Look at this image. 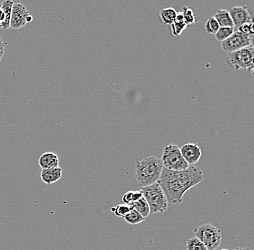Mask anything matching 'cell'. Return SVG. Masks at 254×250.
<instances>
[{"instance_id":"30bf717a","label":"cell","mask_w":254,"mask_h":250,"mask_svg":"<svg viewBox=\"0 0 254 250\" xmlns=\"http://www.w3.org/2000/svg\"><path fill=\"white\" fill-rule=\"evenodd\" d=\"M234 27H240L246 23L252 22V18L246 7H234L229 10Z\"/></svg>"},{"instance_id":"4316f807","label":"cell","mask_w":254,"mask_h":250,"mask_svg":"<svg viewBox=\"0 0 254 250\" xmlns=\"http://www.w3.org/2000/svg\"><path fill=\"white\" fill-rule=\"evenodd\" d=\"M5 13H4V10H3L2 7H1V3H0V28H2L4 22H5Z\"/></svg>"},{"instance_id":"f546056e","label":"cell","mask_w":254,"mask_h":250,"mask_svg":"<svg viewBox=\"0 0 254 250\" xmlns=\"http://www.w3.org/2000/svg\"><path fill=\"white\" fill-rule=\"evenodd\" d=\"M227 250V249H220V250Z\"/></svg>"},{"instance_id":"9c48e42d","label":"cell","mask_w":254,"mask_h":250,"mask_svg":"<svg viewBox=\"0 0 254 250\" xmlns=\"http://www.w3.org/2000/svg\"><path fill=\"white\" fill-rule=\"evenodd\" d=\"M180 149L183 159L189 165L197 164L203 156L201 148L196 143L185 144Z\"/></svg>"},{"instance_id":"4fadbf2b","label":"cell","mask_w":254,"mask_h":250,"mask_svg":"<svg viewBox=\"0 0 254 250\" xmlns=\"http://www.w3.org/2000/svg\"><path fill=\"white\" fill-rule=\"evenodd\" d=\"M215 18H216L220 27H234L230 14L229 10L226 9H220L217 10Z\"/></svg>"},{"instance_id":"3957f363","label":"cell","mask_w":254,"mask_h":250,"mask_svg":"<svg viewBox=\"0 0 254 250\" xmlns=\"http://www.w3.org/2000/svg\"><path fill=\"white\" fill-rule=\"evenodd\" d=\"M142 195L151 208V214L163 213L168 209V202L158 182L141 189Z\"/></svg>"},{"instance_id":"52a82bcc","label":"cell","mask_w":254,"mask_h":250,"mask_svg":"<svg viewBox=\"0 0 254 250\" xmlns=\"http://www.w3.org/2000/svg\"><path fill=\"white\" fill-rule=\"evenodd\" d=\"M253 46V38L250 35L245 34L240 31L234 32L221 44L222 49L228 53Z\"/></svg>"},{"instance_id":"6da1fadb","label":"cell","mask_w":254,"mask_h":250,"mask_svg":"<svg viewBox=\"0 0 254 250\" xmlns=\"http://www.w3.org/2000/svg\"><path fill=\"white\" fill-rule=\"evenodd\" d=\"M203 180V170L189 166L182 171H172L163 168L158 184L164 192L168 203L180 205L185 193Z\"/></svg>"},{"instance_id":"9a60e30c","label":"cell","mask_w":254,"mask_h":250,"mask_svg":"<svg viewBox=\"0 0 254 250\" xmlns=\"http://www.w3.org/2000/svg\"><path fill=\"white\" fill-rule=\"evenodd\" d=\"M177 14V10L172 8V7L163 9L160 12V18L161 19L162 23L164 25L171 26L175 21Z\"/></svg>"},{"instance_id":"d6986e66","label":"cell","mask_w":254,"mask_h":250,"mask_svg":"<svg viewBox=\"0 0 254 250\" xmlns=\"http://www.w3.org/2000/svg\"><path fill=\"white\" fill-rule=\"evenodd\" d=\"M181 13H183L184 23L186 26H193L196 23L198 22L199 18L196 16L193 10L189 7H183V11Z\"/></svg>"},{"instance_id":"484cf974","label":"cell","mask_w":254,"mask_h":250,"mask_svg":"<svg viewBox=\"0 0 254 250\" xmlns=\"http://www.w3.org/2000/svg\"><path fill=\"white\" fill-rule=\"evenodd\" d=\"M6 44L2 38L0 37V62H1V59L4 56V52H5Z\"/></svg>"},{"instance_id":"d4e9b609","label":"cell","mask_w":254,"mask_h":250,"mask_svg":"<svg viewBox=\"0 0 254 250\" xmlns=\"http://www.w3.org/2000/svg\"><path fill=\"white\" fill-rule=\"evenodd\" d=\"M238 30L241 32V33H245V34L253 36L254 33L253 21L243 24V25L238 28Z\"/></svg>"},{"instance_id":"e0dca14e","label":"cell","mask_w":254,"mask_h":250,"mask_svg":"<svg viewBox=\"0 0 254 250\" xmlns=\"http://www.w3.org/2000/svg\"><path fill=\"white\" fill-rule=\"evenodd\" d=\"M124 219H125L127 223L131 225L139 224V223H142L145 220V218L140 213L137 212L136 210L133 209V208L130 209V211L127 213Z\"/></svg>"},{"instance_id":"f1b7e54d","label":"cell","mask_w":254,"mask_h":250,"mask_svg":"<svg viewBox=\"0 0 254 250\" xmlns=\"http://www.w3.org/2000/svg\"><path fill=\"white\" fill-rule=\"evenodd\" d=\"M233 250H253L250 249V248H243V249H242V248H237V249H235Z\"/></svg>"},{"instance_id":"8fae6325","label":"cell","mask_w":254,"mask_h":250,"mask_svg":"<svg viewBox=\"0 0 254 250\" xmlns=\"http://www.w3.org/2000/svg\"><path fill=\"white\" fill-rule=\"evenodd\" d=\"M62 169L60 167L42 169L41 173V179L44 183L52 185L62 179Z\"/></svg>"},{"instance_id":"7402d4cb","label":"cell","mask_w":254,"mask_h":250,"mask_svg":"<svg viewBox=\"0 0 254 250\" xmlns=\"http://www.w3.org/2000/svg\"><path fill=\"white\" fill-rule=\"evenodd\" d=\"M220 25H219L218 22L215 18V16L211 17L209 19L206 21V24H205L204 28L206 30V33L209 34L215 35L217 33L218 29L220 28Z\"/></svg>"},{"instance_id":"cb8c5ba5","label":"cell","mask_w":254,"mask_h":250,"mask_svg":"<svg viewBox=\"0 0 254 250\" xmlns=\"http://www.w3.org/2000/svg\"><path fill=\"white\" fill-rule=\"evenodd\" d=\"M187 26L185 23L174 22L171 25V33L174 36H179L186 30Z\"/></svg>"},{"instance_id":"83f0119b","label":"cell","mask_w":254,"mask_h":250,"mask_svg":"<svg viewBox=\"0 0 254 250\" xmlns=\"http://www.w3.org/2000/svg\"><path fill=\"white\" fill-rule=\"evenodd\" d=\"M174 22L184 23V18H183V13H182L181 12L177 13Z\"/></svg>"},{"instance_id":"603a6c76","label":"cell","mask_w":254,"mask_h":250,"mask_svg":"<svg viewBox=\"0 0 254 250\" xmlns=\"http://www.w3.org/2000/svg\"><path fill=\"white\" fill-rule=\"evenodd\" d=\"M130 205H127V204H119L116 206L111 208V212L114 213L115 216L119 218H124L126 216L127 213L131 209Z\"/></svg>"},{"instance_id":"2e32d148","label":"cell","mask_w":254,"mask_h":250,"mask_svg":"<svg viewBox=\"0 0 254 250\" xmlns=\"http://www.w3.org/2000/svg\"><path fill=\"white\" fill-rule=\"evenodd\" d=\"M14 2L12 0H4L1 3V7L5 13L6 20L1 29L7 30L10 28V18H11L12 8H13Z\"/></svg>"},{"instance_id":"7c38bea8","label":"cell","mask_w":254,"mask_h":250,"mask_svg":"<svg viewBox=\"0 0 254 250\" xmlns=\"http://www.w3.org/2000/svg\"><path fill=\"white\" fill-rule=\"evenodd\" d=\"M38 165L42 169L59 167V157L56 153L52 152L43 153L38 159Z\"/></svg>"},{"instance_id":"44dd1931","label":"cell","mask_w":254,"mask_h":250,"mask_svg":"<svg viewBox=\"0 0 254 250\" xmlns=\"http://www.w3.org/2000/svg\"><path fill=\"white\" fill-rule=\"evenodd\" d=\"M187 250H209L197 237H192L188 239L186 245Z\"/></svg>"},{"instance_id":"5bb4252c","label":"cell","mask_w":254,"mask_h":250,"mask_svg":"<svg viewBox=\"0 0 254 250\" xmlns=\"http://www.w3.org/2000/svg\"><path fill=\"white\" fill-rule=\"evenodd\" d=\"M131 208L140 213L145 219H146L151 214V208L144 197L131 204Z\"/></svg>"},{"instance_id":"ffe728a7","label":"cell","mask_w":254,"mask_h":250,"mask_svg":"<svg viewBox=\"0 0 254 250\" xmlns=\"http://www.w3.org/2000/svg\"><path fill=\"white\" fill-rule=\"evenodd\" d=\"M234 32H235L234 27H220L215 34V38L217 41L223 42L225 40L229 38Z\"/></svg>"},{"instance_id":"5b68a950","label":"cell","mask_w":254,"mask_h":250,"mask_svg":"<svg viewBox=\"0 0 254 250\" xmlns=\"http://www.w3.org/2000/svg\"><path fill=\"white\" fill-rule=\"evenodd\" d=\"M254 45L229 53L228 62L235 70H247L254 73Z\"/></svg>"},{"instance_id":"ac0fdd59","label":"cell","mask_w":254,"mask_h":250,"mask_svg":"<svg viewBox=\"0 0 254 250\" xmlns=\"http://www.w3.org/2000/svg\"><path fill=\"white\" fill-rule=\"evenodd\" d=\"M143 197L141 190H137V191H133V190H129L127 192L122 196V200L124 203L131 206V204L134 203L136 201L140 200V198Z\"/></svg>"},{"instance_id":"277c9868","label":"cell","mask_w":254,"mask_h":250,"mask_svg":"<svg viewBox=\"0 0 254 250\" xmlns=\"http://www.w3.org/2000/svg\"><path fill=\"white\" fill-rule=\"evenodd\" d=\"M196 237L209 250H216L222 244V230L209 223H203L194 229Z\"/></svg>"},{"instance_id":"7a4b0ae2","label":"cell","mask_w":254,"mask_h":250,"mask_svg":"<svg viewBox=\"0 0 254 250\" xmlns=\"http://www.w3.org/2000/svg\"><path fill=\"white\" fill-rule=\"evenodd\" d=\"M163 168L161 160L154 156L145 158L137 162L135 168L136 179L141 188L158 182Z\"/></svg>"},{"instance_id":"8992f818","label":"cell","mask_w":254,"mask_h":250,"mask_svg":"<svg viewBox=\"0 0 254 250\" xmlns=\"http://www.w3.org/2000/svg\"><path fill=\"white\" fill-rule=\"evenodd\" d=\"M161 162L163 167L172 171H182L189 167L184 160L178 145L170 144L163 149Z\"/></svg>"},{"instance_id":"ba28073f","label":"cell","mask_w":254,"mask_h":250,"mask_svg":"<svg viewBox=\"0 0 254 250\" xmlns=\"http://www.w3.org/2000/svg\"><path fill=\"white\" fill-rule=\"evenodd\" d=\"M33 21V17L30 15L24 4L21 3H14L12 8L10 28L13 30L22 28L26 24Z\"/></svg>"}]
</instances>
